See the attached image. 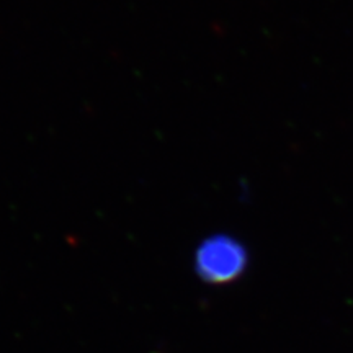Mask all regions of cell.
I'll return each instance as SVG.
<instances>
[{"mask_svg": "<svg viewBox=\"0 0 353 353\" xmlns=\"http://www.w3.org/2000/svg\"><path fill=\"white\" fill-rule=\"evenodd\" d=\"M249 254L239 241L226 234L205 239L195 254V270L210 285H228L245 272Z\"/></svg>", "mask_w": 353, "mask_h": 353, "instance_id": "1", "label": "cell"}]
</instances>
